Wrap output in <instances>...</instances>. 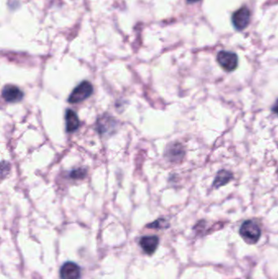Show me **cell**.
I'll return each instance as SVG.
<instances>
[{
    "label": "cell",
    "mask_w": 278,
    "mask_h": 279,
    "mask_svg": "<svg viewBox=\"0 0 278 279\" xmlns=\"http://www.w3.org/2000/svg\"><path fill=\"white\" fill-rule=\"evenodd\" d=\"M240 235L249 244H256L260 239L261 229L256 222L246 220L240 228Z\"/></svg>",
    "instance_id": "1"
},
{
    "label": "cell",
    "mask_w": 278,
    "mask_h": 279,
    "mask_svg": "<svg viewBox=\"0 0 278 279\" xmlns=\"http://www.w3.org/2000/svg\"><path fill=\"white\" fill-rule=\"evenodd\" d=\"M93 93V86L87 80L82 81L73 90L71 94L68 98V102L70 104H77L87 100Z\"/></svg>",
    "instance_id": "2"
},
{
    "label": "cell",
    "mask_w": 278,
    "mask_h": 279,
    "mask_svg": "<svg viewBox=\"0 0 278 279\" xmlns=\"http://www.w3.org/2000/svg\"><path fill=\"white\" fill-rule=\"evenodd\" d=\"M218 65L228 72L236 70L238 65V58L236 53L227 51H221L217 55Z\"/></svg>",
    "instance_id": "3"
},
{
    "label": "cell",
    "mask_w": 278,
    "mask_h": 279,
    "mask_svg": "<svg viewBox=\"0 0 278 279\" xmlns=\"http://www.w3.org/2000/svg\"><path fill=\"white\" fill-rule=\"evenodd\" d=\"M251 21V11L247 7H242L232 16V23L238 30H243Z\"/></svg>",
    "instance_id": "4"
},
{
    "label": "cell",
    "mask_w": 278,
    "mask_h": 279,
    "mask_svg": "<svg viewBox=\"0 0 278 279\" xmlns=\"http://www.w3.org/2000/svg\"><path fill=\"white\" fill-rule=\"evenodd\" d=\"M2 97L7 102H19L24 98V92L14 85H6L2 90Z\"/></svg>",
    "instance_id": "5"
},
{
    "label": "cell",
    "mask_w": 278,
    "mask_h": 279,
    "mask_svg": "<svg viewBox=\"0 0 278 279\" xmlns=\"http://www.w3.org/2000/svg\"><path fill=\"white\" fill-rule=\"evenodd\" d=\"M60 279H80L81 269L75 262H65L60 270Z\"/></svg>",
    "instance_id": "6"
},
{
    "label": "cell",
    "mask_w": 278,
    "mask_h": 279,
    "mask_svg": "<svg viewBox=\"0 0 278 279\" xmlns=\"http://www.w3.org/2000/svg\"><path fill=\"white\" fill-rule=\"evenodd\" d=\"M159 239L157 236H144L139 240V245L146 254H154L159 247Z\"/></svg>",
    "instance_id": "7"
},
{
    "label": "cell",
    "mask_w": 278,
    "mask_h": 279,
    "mask_svg": "<svg viewBox=\"0 0 278 279\" xmlns=\"http://www.w3.org/2000/svg\"><path fill=\"white\" fill-rule=\"evenodd\" d=\"M116 122L113 120L112 117L109 115H104L97 120V131L99 134H106L107 132H110L113 127H115Z\"/></svg>",
    "instance_id": "8"
},
{
    "label": "cell",
    "mask_w": 278,
    "mask_h": 279,
    "mask_svg": "<svg viewBox=\"0 0 278 279\" xmlns=\"http://www.w3.org/2000/svg\"><path fill=\"white\" fill-rule=\"evenodd\" d=\"M184 151L180 144L175 143L173 145H170L166 150V156L172 162H179L184 157Z\"/></svg>",
    "instance_id": "9"
},
{
    "label": "cell",
    "mask_w": 278,
    "mask_h": 279,
    "mask_svg": "<svg viewBox=\"0 0 278 279\" xmlns=\"http://www.w3.org/2000/svg\"><path fill=\"white\" fill-rule=\"evenodd\" d=\"M65 122L66 131L68 132H74L79 127L80 122L77 114L72 110H67L65 112Z\"/></svg>",
    "instance_id": "10"
},
{
    "label": "cell",
    "mask_w": 278,
    "mask_h": 279,
    "mask_svg": "<svg viewBox=\"0 0 278 279\" xmlns=\"http://www.w3.org/2000/svg\"><path fill=\"white\" fill-rule=\"evenodd\" d=\"M233 179V174L226 170H221L217 173L216 179L214 180L213 186L215 188H219L228 184Z\"/></svg>",
    "instance_id": "11"
},
{
    "label": "cell",
    "mask_w": 278,
    "mask_h": 279,
    "mask_svg": "<svg viewBox=\"0 0 278 279\" xmlns=\"http://www.w3.org/2000/svg\"><path fill=\"white\" fill-rule=\"evenodd\" d=\"M87 176V170L82 167L77 168V169L72 170L69 174V177L71 179H84L85 177Z\"/></svg>",
    "instance_id": "12"
},
{
    "label": "cell",
    "mask_w": 278,
    "mask_h": 279,
    "mask_svg": "<svg viewBox=\"0 0 278 279\" xmlns=\"http://www.w3.org/2000/svg\"><path fill=\"white\" fill-rule=\"evenodd\" d=\"M147 227L150 229H166V227H168V223L164 219H159L151 224H148Z\"/></svg>",
    "instance_id": "13"
},
{
    "label": "cell",
    "mask_w": 278,
    "mask_h": 279,
    "mask_svg": "<svg viewBox=\"0 0 278 279\" xmlns=\"http://www.w3.org/2000/svg\"><path fill=\"white\" fill-rule=\"evenodd\" d=\"M272 111L273 113H275L276 115H278V100H277L275 104L273 105V108H272Z\"/></svg>",
    "instance_id": "14"
},
{
    "label": "cell",
    "mask_w": 278,
    "mask_h": 279,
    "mask_svg": "<svg viewBox=\"0 0 278 279\" xmlns=\"http://www.w3.org/2000/svg\"><path fill=\"white\" fill-rule=\"evenodd\" d=\"M200 0H187V2L189 3H195L199 2Z\"/></svg>",
    "instance_id": "15"
},
{
    "label": "cell",
    "mask_w": 278,
    "mask_h": 279,
    "mask_svg": "<svg viewBox=\"0 0 278 279\" xmlns=\"http://www.w3.org/2000/svg\"></svg>",
    "instance_id": "16"
}]
</instances>
